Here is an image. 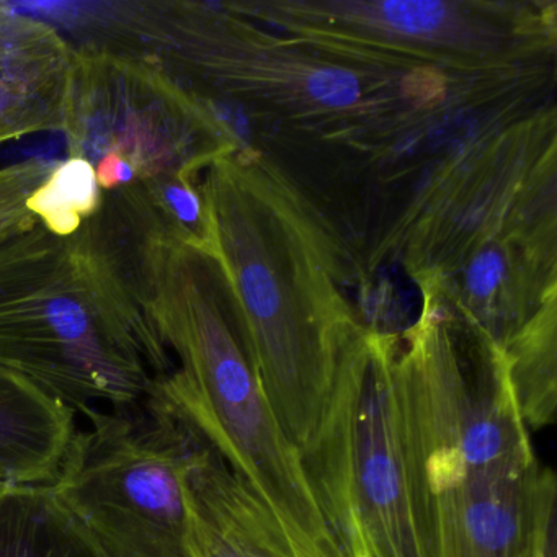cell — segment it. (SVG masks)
<instances>
[{"instance_id": "6da1fadb", "label": "cell", "mask_w": 557, "mask_h": 557, "mask_svg": "<svg viewBox=\"0 0 557 557\" xmlns=\"http://www.w3.org/2000/svg\"><path fill=\"white\" fill-rule=\"evenodd\" d=\"M83 47L152 64L203 99L243 106L298 139L371 161L484 110L491 87L432 71L348 63L270 34L227 2L107 0L74 15Z\"/></svg>"}, {"instance_id": "7a4b0ae2", "label": "cell", "mask_w": 557, "mask_h": 557, "mask_svg": "<svg viewBox=\"0 0 557 557\" xmlns=\"http://www.w3.org/2000/svg\"><path fill=\"white\" fill-rule=\"evenodd\" d=\"M201 191L208 253L223 273L270 404L305 456L342 367L376 329L345 295L350 253L295 181L244 143L205 171Z\"/></svg>"}, {"instance_id": "3957f363", "label": "cell", "mask_w": 557, "mask_h": 557, "mask_svg": "<svg viewBox=\"0 0 557 557\" xmlns=\"http://www.w3.org/2000/svg\"><path fill=\"white\" fill-rule=\"evenodd\" d=\"M116 272L174 370L152 391L243 479L312 557H345L305 459L250 361L216 260L162 218L139 214L115 234Z\"/></svg>"}, {"instance_id": "277c9868", "label": "cell", "mask_w": 557, "mask_h": 557, "mask_svg": "<svg viewBox=\"0 0 557 557\" xmlns=\"http://www.w3.org/2000/svg\"><path fill=\"white\" fill-rule=\"evenodd\" d=\"M0 364L81 413L135 406L174 370L90 220L71 237L37 224L0 243Z\"/></svg>"}, {"instance_id": "5b68a950", "label": "cell", "mask_w": 557, "mask_h": 557, "mask_svg": "<svg viewBox=\"0 0 557 557\" xmlns=\"http://www.w3.org/2000/svg\"><path fill=\"white\" fill-rule=\"evenodd\" d=\"M231 11L335 60L461 79L547 77L554 0H234Z\"/></svg>"}, {"instance_id": "8992f818", "label": "cell", "mask_w": 557, "mask_h": 557, "mask_svg": "<svg viewBox=\"0 0 557 557\" xmlns=\"http://www.w3.org/2000/svg\"><path fill=\"white\" fill-rule=\"evenodd\" d=\"M302 458L345 557H435L397 332L374 329L342 367Z\"/></svg>"}, {"instance_id": "52a82bcc", "label": "cell", "mask_w": 557, "mask_h": 557, "mask_svg": "<svg viewBox=\"0 0 557 557\" xmlns=\"http://www.w3.org/2000/svg\"><path fill=\"white\" fill-rule=\"evenodd\" d=\"M50 487L109 557H194L188 474L201 436L151 389L84 410Z\"/></svg>"}, {"instance_id": "ba28073f", "label": "cell", "mask_w": 557, "mask_h": 557, "mask_svg": "<svg viewBox=\"0 0 557 557\" xmlns=\"http://www.w3.org/2000/svg\"><path fill=\"white\" fill-rule=\"evenodd\" d=\"M399 367L426 504L469 479L537 466L505 351L432 296L399 334Z\"/></svg>"}, {"instance_id": "9c48e42d", "label": "cell", "mask_w": 557, "mask_h": 557, "mask_svg": "<svg viewBox=\"0 0 557 557\" xmlns=\"http://www.w3.org/2000/svg\"><path fill=\"white\" fill-rule=\"evenodd\" d=\"M556 177V107L502 110L426 175L377 262L396 253L417 286L436 278L475 244L557 208Z\"/></svg>"}, {"instance_id": "30bf717a", "label": "cell", "mask_w": 557, "mask_h": 557, "mask_svg": "<svg viewBox=\"0 0 557 557\" xmlns=\"http://www.w3.org/2000/svg\"><path fill=\"white\" fill-rule=\"evenodd\" d=\"M63 135L70 158L96 165L119 156L135 169L136 182L201 181L243 145L213 102L159 67L74 47Z\"/></svg>"}, {"instance_id": "8fae6325", "label": "cell", "mask_w": 557, "mask_h": 557, "mask_svg": "<svg viewBox=\"0 0 557 557\" xmlns=\"http://www.w3.org/2000/svg\"><path fill=\"white\" fill-rule=\"evenodd\" d=\"M462 331L505 348L557 306V210L523 218L419 285Z\"/></svg>"}, {"instance_id": "7c38bea8", "label": "cell", "mask_w": 557, "mask_h": 557, "mask_svg": "<svg viewBox=\"0 0 557 557\" xmlns=\"http://www.w3.org/2000/svg\"><path fill=\"white\" fill-rule=\"evenodd\" d=\"M540 471L481 475L433 497L435 557H530Z\"/></svg>"}, {"instance_id": "4fadbf2b", "label": "cell", "mask_w": 557, "mask_h": 557, "mask_svg": "<svg viewBox=\"0 0 557 557\" xmlns=\"http://www.w3.org/2000/svg\"><path fill=\"white\" fill-rule=\"evenodd\" d=\"M188 491L194 557H312L205 440Z\"/></svg>"}, {"instance_id": "5bb4252c", "label": "cell", "mask_w": 557, "mask_h": 557, "mask_svg": "<svg viewBox=\"0 0 557 557\" xmlns=\"http://www.w3.org/2000/svg\"><path fill=\"white\" fill-rule=\"evenodd\" d=\"M76 410L24 374L0 364V478L50 485L77 430Z\"/></svg>"}, {"instance_id": "9a60e30c", "label": "cell", "mask_w": 557, "mask_h": 557, "mask_svg": "<svg viewBox=\"0 0 557 557\" xmlns=\"http://www.w3.org/2000/svg\"><path fill=\"white\" fill-rule=\"evenodd\" d=\"M0 557H109L50 485H11L0 495Z\"/></svg>"}, {"instance_id": "2e32d148", "label": "cell", "mask_w": 557, "mask_h": 557, "mask_svg": "<svg viewBox=\"0 0 557 557\" xmlns=\"http://www.w3.org/2000/svg\"><path fill=\"white\" fill-rule=\"evenodd\" d=\"M502 350L523 422L533 430L550 425L557 406V306L541 312Z\"/></svg>"}, {"instance_id": "e0dca14e", "label": "cell", "mask_w": 557, "mask_h": 557, "mask_svg": "<svg viewBox=\"0 0 557 557\" xmlns=\"http://www.w3.org/2000/svg\"><path fill=\"white\" fill-rule=\"evenodd\" d=\"M70 73L71 61L35 73L0 74V145L63 133Z\"/></svg>"}, {"instance_id": "ac0fdd59", "label": "cell", "mask_w": 557, "mask_h": 557, "mask_svg": "<svg viewBox=\"0 0 557 557\" xmlns=\"http://www.w3.org/2000/svg\"><path fill=\"white\" fill-rule=\"evenodd\" d=\"M102 190L96 169L86 159L58 162L47 181L30 195L27 210L41 227L58 237H71L99 211Z\"/></svg>"}, {"instance_id": "d6986e66", "label": "cell", "mask_w": 557, "mask_h": 557, "mask_svg": "<svg viewBox=\"0 0 557 557\" xmlns=\"http://www.w3.org/2000/svg\"><path fill=\"white\" fill-rule=\"evenodd\" d=\"M70 41L48 22L0 2V74H24L64 63Z\"/></svg>"}, {"instance_id": "ffe728a7", "label": "cell", "mask_w": 557, "mask_h": 557, "mask_svg": "<svg viewBox=\"0 0 557 557\" xmlns=\"http://www.w3.org/2000/svg\"><path fill=\"white\" fill-rule=\"evenodd\" d=\"M58 162L38 156L0 168V243L37 226V220L27 210V200Z\"/></svg>"}, {"instance_id": "44dd1931", "label": "cell", "mask_w": 557, "mask_h": 557, "mask_svg": "<svg viewBox=\"0 0 557 557\" xmlns=\"http://www.w3.org/2000/svg\"><path fill=\"white\" fill-rule=\"evenodd\" d=\"M94 169H96L97 184L102 191L119 190L136 182L135 169L119 156H106L94 165Z\"/></svg>"}, {"instance_id": "7402d4cb", "label": "cell", "mask_w": 557, "mask_h": 557, "mask_svg": "<svg viewBox=\"0 0 557 557\" xmlns=\"http://www.w3.org/2000/svg\"><path fill=\"white\" fill-rule=\"evenodd\" d=\"M11 487V485L8 484V482L4 481V479L0 478V495L4 494L8 488Z\"/></svg>"}, {"instance_id": "603a6c76", "label": "cell", "mask_w": 557, "mask_h": 557, "mask_svg": "<svg viewBox=\"0 0 557 557\" xmlns=\"http://www.w3.org/2000/svg\"><path fill=\"white\" fill-rule=\"evenodd\" d=\"M357 557H361V556H357Z\"/></svg>"}]
</instances>
